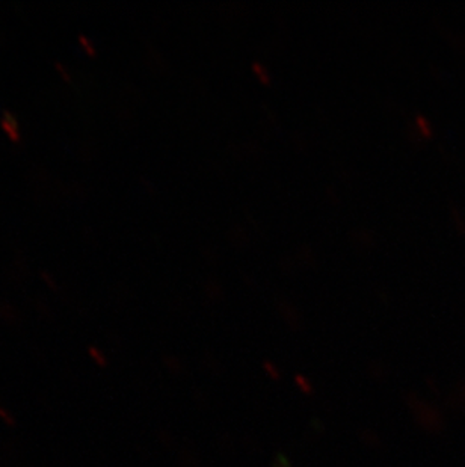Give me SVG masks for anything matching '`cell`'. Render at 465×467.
<instances>
[{"label":"cell","instance_id":"1","mask_svg":"<svg viewBox=\"0 0 465 467\" xmlns=\"http://www.w3.org/2000/svg\"><path fill=\"white\" fill-rule=\"evenodd\" d=\"M0 126H2L4 132L6 133V137H8L11 141L20 142V138H22V135H20V128H18L17 119H14L13 114L4 112Z\"/></svg>","mask_w":465,"mask_h":467},{"label":"cell","instance_id":"2","mask_svg":"<svg viewBox=\"0 0 465 467\" xmlns=\"http://www.w3.org/2000/svg\"><path fill=\"white\" fill-rule=\"evenodd\" d=\"M79 43L80 46H82V47H85V50H87V53H88V55H91V57H94V55H96V46L93 45V41L88 40V36H80Z\"/></svg>","mask_w":465,"mask_h":467},{"label":"cell","instance_id":"3","mask_svg":"<svg viewBox=\"0 0 465 467\" xmlns=\"http://www.w3.org/2000/svg\"><path fill=\"white\" fill-rule=\"evenodd\" d=\"M57 70L61 71L62 78L67 80V82H70V75H68V71H67V68H64V67L61 66V64H57Z\"/></svg>","mask_w":465,"mask_h":467}]
</instances>
